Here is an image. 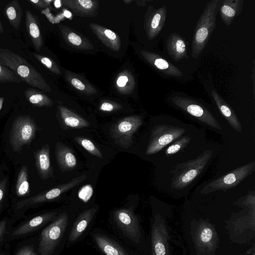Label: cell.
Returning <instances> with one entry per match:
<instances>
[{
	"instance_id": "cell-1",
	"label": "cell",
	"mask_w": 255,
	"mask_h": 255,
	"mask_svg": "<svg viewBox=\"0 0 255 255\" xmlns=\"http://www.w3.org/2000/svg\"><path fill=\"white\" fill-rule=\"evenodd\" d=\"M0 64L13 71L21 81L32 87L46 92L51 91L42 75L25 59L13 51L0 48Z\"/></svg>"
},
{
	"instance_id": "cell-2",
	"label": "cell",
	"mask_w": 255,
	"mask_h": 255,
	"mask_svg": "<svg viewBox=\"0 0 255 255\" xmlns=\"http://www.w3.org/2000/svg\"><path fill=\"white\" fill-rule=\"evenodd\" d=\"M220 0H210L204 8L195 27L192 44V56L197 58L203 51L215 26Z\"/></svg>"
},
{
	"instance_id": "cell-3",
	"label": "cell",
	"mask_w": 255,
	"mask_h": 255,
	"mask_svg": "<svg viewBox=\"0 0 255 255\" xmlns=\"http://www.w3.org/2000/svg\"><path fill=\"white\" fill-rule=\"evenodd\" d=\"M212 154V150H206L194 159L177 164L171 171V187L179 190L190 184L203 170Z\"/></svg>"
},
{
	"instance_id": "cell-4",
	"label": "cell",
	"mask_w": 255,
	"mask_h": 255,
	"mask_svg": "<svg viewBox=\"0 0 255 255\" xmlns=\"http://www.w3.org/2000/svg\"><path fill=\"white\" fill-rule=\"evenodd\" d=\"M37 130V125L30 116L22 115L15 118L9 135L13 151L19 153L24 146L28 145L34 138Z\"/></svg>"
},
{
	"instance_id": "cell-5",
	"label": "cell",
	"mask_w": 255,
	"mask_h": 255,
	"mask_svg": "<svg viewBox=\"0 0 255 255\" xmlns=\"http://www.w3.org/2000/svg\"><path fill=\"white\" fill-rule=\"evenodd\" d=\"M68 215L61 213L42 232L39 244L40 255H52L62 239L68 224Z\"/></svg>"
},
{
	"instance_id": "cell-6",
	"label": "cell",
	"mask_w": 255,
	"mask_h": 255,
	"mask_svg": "<svg viewBox=\"0 0 255 255\" xmlns=\"http://www.w3.org/2000/svg\"><path fill=\"white\" fill-rule=\"evenodd\" d=\"M255 169L254 161L238 167L231 172L214 179L202 190V194H208L217 191H227L237 186L243 180L252 174Z\"/></svg>"
},
{
	"instance_id": "cell-7",
	"label": "cell",
	"mask_w": 255,
	"mask_h": 255,
	"mask_svg": "<svg viewBox=\"0 0 255 255\" xmlns=\"http://www.w3.org/2000/svg\"><path fill=\"white\" fill-rule=\"evenodd\" d=\"M142 124V117L131 116L121 119L114 124L110 134L115 143L124 148H128L133 143V135Z\"/></svg>"
},
{
	"instance_id": "cell-8",
	"label": "cell",
	"mask_w": 255,
	"mask_h": 255,
	"mask_svg": "<svg viewBox=\"0 0 255 255\" xmlns=\"http://www.w3.org/2000/svg\"><path fill=\"white\" fill-rule=\"evenodd\" d=\"M185 132L183 128L167 125H159L152 129L145 154L151 155L179 138Z\"/></svg>"
},
{
	"instance_id": "cell-9",
	"label": "cell",
	"mask_w": 255,
	"mask_h": 255,
	"mask_svg": "<svg viewBox=\"0 0 255 255\" xmlns=\"http://www.w3.org/2000/svg\"><path fill=\"white\" fill-rule=\"evenodd\" d=\"M171 103L199 121L215 129L222 130V128L212 114L205 107L195 100L184 96H173Z\"/></svg>"
},
{
	"instance_id": "cell-10",
	"label": "cell",
	"mask_w": 255,
	"mask_h": 255,
	"mask_svg": "<svg viewBox=\"0 0 255 255\" xmlns=\"http://www.w3.org/2000/svg\"><path fill=\"white\" fill-rule=\"evenodd\" d=\"M87 178L86 174L73 178L69 182L40 193L29 198L22 200L17 204V208L30 206L53 200L63 193L69 191L79 185Z\"/></svg>"
},
{
	"instance_id": "cell-11",
	"label": "cell",
	"mask_w": 255,
	"mask_h": 255,
	"mask_svg": "<svg viewBox=\"0 0 255 255\" xmlns=\"http://www.w3.org/2000/svg\"><path fill=\"white\" fill-rule=\"evenodd\" d=\"M117 224L128 238L137 242L139 231L136 217L130 208H122L114 212Z\"/></svg>"
},
{
	"instance_id": "cell-12",
	"label": "cell",
	"mask_w": 255,
	"mask_h": 255,
	"mask_svg": "<svg viewBox=\"0 0 255 255\" xmlns=\"http://www.w3.org/2000/svg\"><path fill=\"white\" fill-rule=\"evenodd\" d=\"M167 10L165 5L157 9L152 8L146 16L144 21L145 33L150 39L156 37L162 29L166 18Z\"/></svg>"
},
{
	"instance_id": "cell-13",
	"label": "cell",
	"mask_w": 255,
	"mask_h": 255,
	"mask_svg": "<svg viewBox=\"0 0 255 255\" xmlns=\"http://www.w3.org/2000/svg\"><path fill=\"white\" fill-rule=\"evenodd\" d=\"M140 53L146 62L165 75L175 77L183 76L179 69L157 54L145 50H142Z\"/></svg>"
},
{
	"instance_id": "cell-14",
	"label": "cell",
	"mask_w": 255,
	"mask_h": 255,
	"mask_svg": "<svg viewBox=\"0 0 255 255\" xmlns=\"http://www.w3.org/2000/svg\"><path fill=\"white\" fill-rule=\"evenodd\" d=\"M35 166L40 178L46 180L53 176V169L51 164L50 147L48 144L43 145L34 152Z\"/></svg>"
},
{
	"instance_id": "cell-15",
	"label": "cell",
	"mask_w": 255,
	"mask_h": 255,
	"mask_svg": "<svg viewBox=\"0 0 255 255\" xmlns=\"http://www.w3.org/2000/svg\"><path fill=\"white\" fill-rule=\"evenodd\" d=\"M64 5L76 15L93 17L98 14V2L96 0H62Z\"/></svg>"
},
{
	"instance_id": "cell-16",
	"label": "cell",
	"mask_w": 255,
	"mask_h": 255,
	"mask_svg": "<svg viewBox=\"0 0 255 255\" xmlns=\"http://www.w3.org/2000/svg\"><path fill=\"white\" fill-rule=\"evenodd\" d=\"M55 155L61 171H71L76 167L77 161L74 153L71 148L64 144L56 142Z\"/></svg>"
},
{
	"instance_id": "cell-17",
	"label": "cell",
	"mask_w": 255,
	"mask_h": 255,
	"mask_svg": "<svg viewBox=\"0 0 255 255\" xmlns=\"http://www.w3.org/2000/svg\"><path fill=\"white\" fill-rule=\"evenodd\" d=\"M58 27L63 39L71 47L82 50L93 49V45L88 39L70 27L62 24L58 25Z\"/></svg>"
},
{
	"instance_id": "cell-18",
	"label": "cell",
	"mask_w": 255,
	"mask_h": 255,
	"mask_svg": "<svg viewBox=\"0 0 255 255\" xmlns=\"http://www.w3.org/2000/svg\"><path fill=\"white\" fill-rule=\"evenodd\" d=\"M89 26L105 45L113 51H118L120 50L121 45L120 39L114 31L95 23H91Z\"/></svg>"
},
{
	"instance_id": "cell-19",
	"label": "cell",
	"mask_w": 255,
	"mask_h": 255,
	"mask_svg": "<svg viewBox=\"0 0 255 255\" xmlns=\"http://www.w3.org/2000/svg\"><path fill=\"white\" fill-rule=\"evenodd\" d=\"M211 95L219 111L230 125L237 132H241L242 125L232 108L215 90H212Z\"/></svg>"
},
{
	"instance_id": "cell-20",
	"label": "cell",
	"mask_w": 255,
	"mask_h": 255,
	"mask_svg": "<svg viewBox=\"0 0 255 255\" xmlns=\"http://www.w3.org/2000/svg\"><path fill=\"white\" fill-rule=\"evenodd\" d=\"M25 25L34 47L36 50L39 51L43 45V39L39 21L37 17L29 10L25 11Z\"/></svg>"
},
{
	"instance_id": "cell-21",
	"label": "cell",
	"mask_w": 255,
	"mask_h": 255,
	"mask_svg": "<svg viewBox=\"0 0 255 255\" xmlns=\"http://www.w3.org/2000/svg\"><path fill=\"white\" fill-rule=\"evenodd\" d=\"M97 212V208H91L81 213L74 224L68 241L73 242L77 240L86 230Z\"/></svg>"
},
{
	"instance_id": "cell-22",
	"label": "cell",
	"mask_w": 255,
	"mask_h": 255,
	"mask_svg": "<svg viewBox=\"0 0 255 255\" xmlns=\"http://www.w3.org/2000/svg\"><path fill=\"white\" fill-rule=\"evenodd\" d=\"M166 47L168 54L174 61H178L187 56L185 41L176 33H172L169 35Z\"/></svg>"
},
{
	"instance_id": "cell-23",
	"label": "cell",
	"mask_w": 255,
	"mask_h": 255,
	"mask_svg": "<svg viewBox=\"0 0 255 255\" xmlns=\"http://www.w3.org/2000/svg\"><path fill=\"white\" fill-rule=\"evenodd\" d=\"M243 0H226L220 7V16L224 23L230 25L243 10Z\"/></svg>"
},
{
	"instance_id": "cell-24",
	"label": "cell",
	"mask_w": 255,
	"mask_h": 255,
	"mask_svg": "<svg viewBox=\"0 0 255 255\" xmlns=\"http://www.w3.org/2000/svg\"><path fill=\"white\" fill-rule=\"evenodd\" d=\"M66 81L73 87L86 95L97 93V89L83 76L68 70H64Z\"/></svg>"
},
{
	"instance_id": "cell-25",
	"label": "cell",
	"mask_w": 255,
	"mask_h": 255,
	"mask_svg": "<svg viewBox=\"0 0 255 255\" xmlns=\"http://www.w3.org/2000/svg\"><path fill=\"white\" fill-rule=\"evenodd\" d=\"M60 116L64 124L74 128L88 127L89 123L78 115L61 105L58 106Z\"/></svg>"
},
{
	"instance_id": "cell-26",
	"label": "cell",
	"mask_w": 255,
	"mask_h": 255,
	"mask_svg": "<svg viewBox=\"0 0 255 255\" xmlns=\"http://www.w3.org/2000/svg\"><path fill=\"white\" fill-rule=\"evenodd\" d=\"M3 13L11 26L18 30L23 15L22 7L17 0H13L5 6Z\"/></svg>"
},
{
	"instance_id": "cell-27",
	"label": "cell",
	"mask_w": 255,
	"mask_h": 255,
	"mask_svg": "<svg viewBox=\"0 0 255 255\" xmlns=\"http://www.w3.org/2000/svg\"><path fill=\"white\" fill-rule=\"evenodd\" d=\"M94 239L99 248L106 255H128L117 243L102 235L96 234Z\"/></svg>"
},
{
	"instance_id": "cell-28",
	"label": "cell",
	"mask_w": 255,
	"mask_h": 255,
	"mask_svg": "<svg viewBox=\"0 0 255 255\" xmlns=\"http://www.w3.org/2000/svg\"><path fill=\"white\" fill-rule=\"evenodd\" d=\"M56 214V213L50 212L37 216L17 228L13 232L12 235L17 236L29 233L42 224L49 221L55 217Z\"/></svg>"
},
{
	"instance_id": "cell-29",
	"label": "cell",
	"mask_w": 255,
	"mask_h": 255,
	"mask_svg": "<svg viewBox=\"0 0 255 255\" xmlns=\"http://www.w3.org/2000/svg\"><path fill=\"white\" fill-rule=\"evenodd\" d=\"M135 84L132 74L128 70H125L118 75L116 81V87L120 93L127 95L133 91Z\"/></svg>"
},
{
	"instance_id": "cell-30",
	"label": "cell",
	"mask_w": 255,
	"mask_h": 255,
	"mask_svg": "<svg viewBox=\"0 0 255 255\" xmlns=\"http://www.w3.org/2000/svg\"><path fill=\"white\" fill-rule=\"evenodd\" d=\"M27 101L35 107H51L53 102L47 95L41 91L32 88H29L24 92Z\"/></svg>"
},
{
	"instance_id": "cell-31",
	"label": "cell",
	"mask_w": 255,
	"mask_h": 255,
	"mask_svg": "<svg viewBox=\"0 0 255 255\" xmlns=\"http://www.w3.org/2000/svg\"><path fill=\"white\" fill-rule=\"evenodd\" d=\"M29 191L28 169L26 166L23 165L17 175L15 193L18 196L22 197L28 194Z\"/></svg>"
},
{
	"instance_id": "cell-32",
	"label": "cell",
	"mask_w": 255,
	"mask_h": 255,
	"mask_svg": "<svg viewBox=\"0 0 255 255\" xmlns=\"http://www.w3.org/2000/svg\"><path fill=\"white\" fill-rule=\"evenodd\" d=\"M74 140L90 154L100 158H103L102 152L90 139L83 136H75Z\"/></svg>"
},
{
	"instance_id": "cell-33",
	"label": "cell",
	"mask_w": 255,
	"mask_h": 255,
	"mask_svg": "<svg viewBox=\"0 0 255 255\" xmlns=\"http://www.w3.org/2000/svg\"><path fill=\"white\" fill-rule=\"evenodd\" d=\"M20 78L13 71L0 64V83H20Z\"/></svg>"
},
{
	"instance_id": "cell-34",
	"label": "cell",
	"mask_w": 255,
	"mask_h": 255,
	"mask_svg": "<svg viewBox=\"0 0 255 255\" xmlns=\"http://www.w3.org/2000/svg\"><path fill=\"white\" fill-rule=\"evenodd\" d=\"M190 139L191 137L189 136H183L179 138L177 140L166 148L165 152V154L167 156L177 153L186 146L189 143Z\"/></svg>"
},
{
	"instance_id": "cell-35",
	"label": "cell",
	"mask_w": 255,
	"mask_h": 255,
	"mask_svg": "<svg viewBox=\"0 0 255 255\" xmlns=\"http://www.w3.org/2000/svg\"><path fill=\"white\" fill-rule=\"evenodd\" d=\"M33 56L39 62L52 73L56 75L61 74L59 66L51 59L37 53H34Z\"/></svg>"
},
{
	"instance_id": "cell-36",
	"label": "cell",
	"mask_w": 255,
	"mask_h": 255,
	"mask_svg": "<svg viewBox=\"0 0 255 255\" xmlns=\"http://www.w3.org/2000/svg\"><path fill=\"white\" fill-rule=\"evenodd\" d=\"M93 193V189L91 185L87 184L83 186L79 190L78 195L83 202H88L91 198Z\"/></svg>"
},
{
	"instance_id": "cell-37",
	"label": "cell",
	"mask_w": 255,
	"mask_h": 255,
	"mask_svg": "<svg viewBox=\"0 0 255 255\" xmlns=\"http://www.w3.org/2000/svg\"><path fill=\"white\" fill-rule=\"evenodd\" d=\"M121 107V106L118 104L105 101L100 105L99 109L102 111L110 112L119 109Z\"/></svg>"
},
{
	"instance_id": "cell-38",
	"label": "cell",
	"mask_w": 255,
	"mask_h": 255,
	"mask_svg": "<svg viewBox=\"0 0 255 255\" xmlns=\"http://www.w3.org/2000/svg\"><path fill=\"white\" fill-rule=\"evenodd\" d=\"M212 231L211 229L206 228L204 229L201 234V239L204 242L207 243L209 242L212 237Z\"/></svg>"
},
{
	"instance_id": "cell-39",
	"label": "cell",
	"mask_w": 255,
	"mask_h": 255,
	"mask_svg": "<svg viewBox=\"0 0 255 255\" xmlns=\"http://www.w3.org/2000/svg\"><path fill=\"white\" fill-rule=\"evenodd\" d=\"M7 182V178H3L0 181V209L1 207V203L6 191Z\"/></svg>"
},
{
	"instance_id": "cell-40",
	"label": "cell",
	"mask_w": 255,
	"mask_h": 255,
	"mask_svg": "<svg viewBox=\"0 0 255 255\" xmlns=\"http://www.w3.org/2000/svg\"><path fill=\"white\" fill-rule=\"evenodd\" d=\"M16 255H37V254L31 247H25L19 250Z\"/></svg>"
},
{
	"instance_id": "cell-41",
	"label": "cell",
	"mask_w": 255,
	"mask_h": 255,
	"mask_svg": "<svg viewBox=\"0 0 255 255\" xmlns=\"http://www.w3.org/2000/svg\"><path fill=\"white\" fill-rule=\"evenodd\" d=\"M154 251L156 255H165V248L163 244L160 242L156 243L154 245Z\"/></svg>"
},
{
	"instance_id": "cell-42",
	"label": "cell",
	"mask_w": 255,
	"mask_h": 255,
	"mask_svg": "<svg viewBox=\"0 0 255 255\" xmlns=\"http://www.w3.org/2000/svg\"><path fill=\"white\" fill-rule=\"evenodd\" d=\"M28 1L37 8H43L47 5L43 0H29Z\"/></svg>"
},
{
	"instance_id": "cell-43",
	"label": "cell",
	"mask_w": 255,
	"mask_h": 255,
	"mask_svg": "<svg viewBox=\"0 0 255 255\" xmlns=\"http://www.w3.org/2000/svg\"><path fill=\"white\" fill-rule=\"evenodd\" d=\"M5 228V221H3L0 222V237L2 235Z\"/></svg>"
},
{
	"instance_id": "cell-44",
	"label": "cell",
	"mask_w": 255,
	"mask_h": 255,
	"mask_svg": "<svg viewBox=\"0 0 255 255\" xmlns=\"http://www.w3.org/2000/svg\"><path fill=\"white\" fill-rule=\"evenodd\" d=\"M61 1L60 0H56L54 1V5L55 7L58 8L61 6Z\"/></svg>"
},
{
	"instance_id": "cell-45",
	"label": "cell",
	"mask_w": 255,
	"mask_h": 255,
	"mask_svg": "<svg viewBox=\"0 0 255 255\" xmlns=\"http://www.w3.org/2000/svg\"><path fill=\"white\" fill-rule=\"evenodd\" d=\"M4 32V28L2 26V23L0 19V34H2Z\"/></svg>"
},
{
	"instance_id": "cell-46",
	"label": "cell",
	"mask_w": 255,
	"mask_h": 255,
	"mask_svg": "<svg viewBox=\"0 0 255 255\" xmlns=\"http://www.w3.org/2000/svg\"><path fill=\"white\" fill-rule=\"evenodd\" d=\"M3 101H4V99L2 97H0V110L2 108Z\"/></svg>"
},
{
	"instance_id": "cell-47",
	"label": "cell",
	"mask_w": 255,
	"mask_h": 255,
	"mask_svg": "<svg viewBox=\"0 0 255 255\" xmlns=\"http://www.w3.org/2000/svg\"><path fill=\"white\" fill-rule=\"evenodd\" d=\"M64 14L65 15V16H66L67 17H69V16L71 15L70 12L68 10H66L64 12Z\"/></svg>"
},
{
	"instance_id": "cell-48",
	"label": "cell",
	"mask_w": 255,
	"mask_h": 255,
	"mask_svg": "<svg viewBox=\"0 0 255 255\" xmlns=\"http://www.w3.org/2000/svg\"><path fill=\"white\" fill-rule=\"evenodd\" d=\"M123 1L126 4H128V3H130V2H132L133 0H124Z\"/></svg>"
},
{
	"instance_id": "cell-49",
	"label": "cell",
	"mask_w": 255,
	"mask_h": 255,
	"mask_svg": "<svg viewBox=\"0 0 255 255\" xmlns=\"http://www.w3.org/2000/svg\"></svg>"
}]
</instances>
